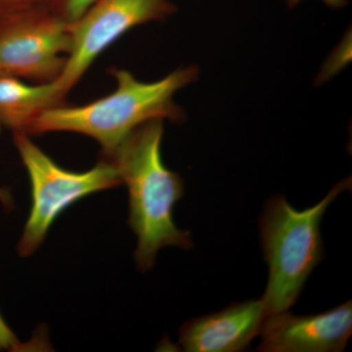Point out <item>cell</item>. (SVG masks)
Listing matches in <instances>:
<instances>
[{
  "label": "cell",
  "mask_w": 352,
  "mask_h": 352,
  "mask_svg": "<svg viewBox=\"0 0 352 352\" xmlns=\"http://www.w3.org/2000/svg\"><path fill=\"white\" fill-rule=\"evenodd\" d=\"M95 0H55L53 8L64 18L69 24L80 17Z\"/></svg>",
  "instance_id": "10"
},
{
  "label": "cell",
  "mask_w": 352,
  "mask_h": 352,
  "mask_svg": "<svg viewBox=\"0 0 352 352\" xmlns=\"http://www.w3.org/2000/svg\"><path fill=\"white\" fill-rule=\"evenodd\" d=\"M0 75H3V74H0Z\"/></svg>",
  "instance_id": "15"
},
{
  "label": "cell",
  "mask_w": 352,
  "mask_h": 352,
  "mask_svg": "<svg viewBox=\"0 0 352 352\" xmlns=\"http://www.w3.org/2000/svg\"><path fill=\"white\" fill-rule=\"evenodd\" d=\"M1 129L2 127L0 126V131H1ZM0 203L2 204L4 208H8V210L13 207V199L8 190L0 188Z\"/></svg>",
  "instance_id": "14"
},
{
  "label": "cell",
  "mask_w": 352,
  "mask_h": 352,
  "mask_svg": "<svg viewBox=\"0 0 352 352\" xmlns=\"http://www.w3.org/2000/svg\"><path fill=\"white\" fill-rule=\"evenodd\" d=\"M13 141L31 182V212L17 245L19 256L28 258L43 245L65 210L85 197L115 188L122 182L110 160L103 159L90 170L76 173L55 163L28 134L13 133Z\"/></svg>",
  "instance_id": "4"
},
{
  "label": "cell",
  "mask_w": 352,
  "mask_h": 352,
  "mask_svg": "<svg viewBox=\"0 0 352 352\" xmlns=\"http://www.w3.org/2000/svg\"><path fill=\"white\" fill-rule=\"evenodd\" d=\"M71 48L69 24L51 6L0 16V74L55 82Z\"/></svg>",
  "instance_id": "5"
},
{
  "label": "cell",
  "mask_w": 352,
  "mask_h": 352,
  "mask_svg": "<svg viewBox=\"0 0 352 352\" xmlns=\"http://www.w3.org/2000/svg\"><path fill=\"white\" fill-rule=\"evenodd\" d=\"M176 11L170 0H95L69 24L71 48L56 82L67 97L102 53L133 28L163 21Z\"/></svg>",
  "instance_id": "6"
},
{
  "label": "cell",
  "mask_w": 352,
  "mask_h": 352,
  "mask_svg": "<svg viewBox=\"0 0 352 352\" xmlns=\"http://www.w3.org/2000/svg\"><path fill=\"white\" fill-rule=\"evenodd\" d=\"M56 82L28 83L16 76L0 75V126L13 133H29L46 111L65 103Z\"/></svg>",
  "instance_id": "9"
},
{
  "label": "cell",
  "mask_w": 352,
  "mask_h": 352,
  "mask_svg": "<svg viewBox=\"0 0 352 352\" xmlns=\"http://www.w3.org/2000/svg\"><path fill=\"white\" fill-rule=\"evenodd\" d=\"M55 0H0V16L34 7L53 6Z\"/></svg>",
  "instance_id": "11"
},
{
  "label": "cell",
  "mask_w": 352,
  "mask_h": 352,
  "mask_svg": "<svg viewBox=\"0 0 352 352\" xmlns=\"http://www.w3.org/2000/svg\"><path fill=\"white\" fill-rule=\"evenodd\" d=\"M117 87L112 94L80 106L66 104L44 112L28 135L47 132H74L94 139L101 146L104 159L112 156L134 129L152 120L184 122L185 112L175 102L180 89L195 82L196 66L180 67L162 80L144 82L131 72L112 68Z\"/></svg>",
  "instance_id": "2"
},
{
  "label": "cell",
  "mask_w": 352,
  "mask_h": 352,
  "mask_svg": "<svg viewBox=\"0 0 352 352\" xmlns=\"http://www.w3.org/2000/svg\"><path fill=\"white\" fill-rule=\"evenodd\" d=\"M302 1V0H286V3L289 8H294V7H296ZM322 1H323L326 6L333 9L344 8V7H346L347 3H349V0H322Z\"/></svg>",
  "instance_id": "13"
},
{
  "label": "cell",
  "mask_w": 352,
  "mask_h": 352,
  "mask_svg": "<svg viewBox=\"0 0 352 352\" xmlns=\"http://www.w3.org/2000/svg\"><path fill=\"white\" fill-rule=\"evenodd\" d=\"M265 318L261 300L234 302L220 311L185 322L179 342L188 352L242 351L259 335Z\"/></svg>",
  "instance_id": "8"
},
{
  "label": "cell",
  "mask_w": 352,
  "mask_h": 352,
  "mask_svg": "<svg viewBox=\"0 0 352 352\" xmlns=\"http://www.w3.org/2000/svg\"><path fill=\"white\" fill-rule=\"evenodd\" d=\"M352 333V302L312 315H270L261 327L258 351L340 352Z\"/></svg>",
  "instance_id": "7"
},
{
  "label": "cell",
  "mask_w": 352,
  "mask_h": 352,
  "mask_svg": "<svg viewBox=\"0 0 352 352\" xmlns=\"http://www.w3.org/2000/svg\"><path fill=\"white\" fill-rule=\"evenodd\" d=\"M24 347L0 314V351H21Z\"/></svg>",
  "instance_id": "12"
},
{
  "label": "cell",
  "mask_w": 352,
  "mask_h": 352,
  "mask_svg": "<svg viewBox=\"0 0 352 352\" xmlns=\"http://www.w3.org/2000/svg\"><path fill=\"white\" fill-rule=\"evenodd\" d=\"M351 178L336 184L318 204L298 210L283 195L266 201L259 232L270 276L261 296L265 316L288 311L295 305L314 268L324 258L320 226L337 197L351 189Z\"/></svg>",
  "instance_id": "3"
},
{
  "label": "cell",
  "mask_w": 352,
  "mask_h": 352,
  "mask_svg": "<svg viewBox=\"0 0 352 352\" xmlns=\"http://www.w3.org/2000/svg\"><path fill=\"white\" fill-rule=\"evenodd\" d=\"M164 120L141 124L117 148L110 160L129 190V226L138 237L134 259L138 270H151L160 250L193 248L189 231L176 226L173 208L184 196L182 176L162 157Z\"/></svg>",
  "instance_id": "1"
}]
</instances>
